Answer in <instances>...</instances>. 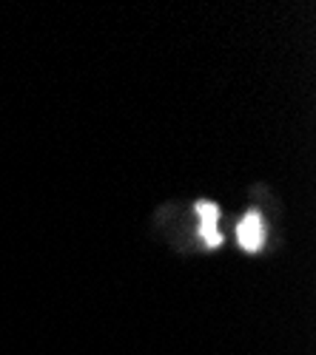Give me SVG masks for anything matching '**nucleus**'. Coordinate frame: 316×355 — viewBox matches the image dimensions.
<instances>
[{
  "instance_id": "nucleus-2",
  "label": "nucleus",
  "mask_w": 316,
  "mask_h": 355,
  "mask_svg": "<svg viewBox=\"0 0 316 355\" xmlns=\"http://www.w3.org/2000/svg\"><path fill=\"white\" fill-rule=\"evenodd\" d=\"M197 216H199V236L208 248H219L222 245V233L217 227L219 222V208L214 202H197Z\"/></svg>"
},
{
  "instance_id": "nucleus-1",
  "label": "nucleus",
  "mask_w": 316,
  "mask_h": 355,
  "mask_svg": "<svg viewBox=\"0 0 316 355\" xmlns=\"http://www.w3.org/2000/svg\"><path fill=\"white\" fill-rule=\"evenodd\" d=\"M237 242L248 253L263 250V245H265V222L256 211H248L242 216V222L237 225Z\"/></svg>"
}]
</instances>
